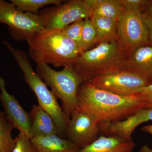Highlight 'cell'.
I'll return each mask as SVG.
<instances>
[{
  "instance_id": "6da1fadb",
  "label": "cell",
  "mask_w": 152,
  "mask_h": 152,
  "mask_svg": "<svg viewBox=\"0 0 152 152\" xmlns=\"http://www.w3.org/2000/svg\"><path fill=\"white\" fill-rule=\"evenodd\" d=\"M76 111L89 114L99 123L122 121L141 109L149 108L139 94L124 96L82 83L78 92Z\"/></svg>"
},
{
  "instance_id": "7a4b0ae2",
  "label": "cell",
  "mask_w": 152,
  "mask_h": 152,
  "mask_svg": "<svg viewBox=\"0 0 152 152\" xmlns=\"http://www.w3.org/2000/svg\"><path fill=\"white\" fill-rule=\"evenodd\" d=\"M28 55L37 64L53 65L55 67H72L82 52L61 30L44 29L26 40Z\"/></svg>"
},
{
  "instance_id": "3957f363",
  "label": "cell",
  "mask_w": 152,
  "mask_h": 152,
  "mask_svg": "<svg viewBox=\"0 0 152 152\" xmlns=\"http://www.w3.org/2000/svg\"><path fill=\"white\" fill-rule=\"evenodd\" d=\"M129 56L118 40L103 42L82 53L72 68L84 83L124 70Z\"/></svg>"
},
{
  "instance_id": "277c9868",
  "label": "cell",
  "mask_w": 152,
  "mask_h": 152,
  "mask_svg": "<svg viewBox=\"0 0 152 152\" xmlns=\"http://www.w3.org/2000/svg\"><path fill=\"white\" fill-rule=\"evenodd\" d=\"M2 43L12 55L23 75L26 83L36 96L39 105L53 118L56 126L58 136L65 137L67 126L70 118L59 104L57 99L43 81L34 72L26 53L20 49L15 48L6 41Z\"/></svg>"
},
{
  "instance_id": "5b68a950",
  "label": "cell",
  "mask_w": 152,
  "mask_h": 152,
  "mask_svg": "<svg viewBox=\"0 0 152 152\" xmlns=\"http://www.w3.org/2000/svg\"><path fill=\"white\" fill-rule=\"evenodd\" d=\"M36 71L47 86L50 87L56 97L62 101V108L70 118L77 109L78 92L83 83L81 79L71 67L56 71L48 65L38 64Z\"/></svg>"
},
{
  "instance_id": "8992f818",
  "label": "cell",
  "mask_w": 152,
  "mask_h": 152,
  "mask_svg": "<svg viewBox=\"0 0 152 152\" xmlns=\"http://www.w3.org/2000/svg\"><path fill=\"white\" fill-rule=\"evenodd\" d=\"M0 23L8 26L11 37L17 41L26 40L34 33L45 29L39 15L19 10L12 3L0 0Z\"/></svg>"
},
{
  "instance_id": "52a82bcc",
  "label": "cell",
  "mask_w": 152,
  "mask_h": 152,
  "mask_svg": "<svg viewBox=\"0 0 152 152\" xmlns=\"http://www.w3.org/2000/svg\"><path fill=\"white\" fill-rule=\"evenodd\" d=\"M45 29L62 30L75 22L91 18V9L87 0H71L39 13Z\"/></svg>"
},
{
  "instance_id": "ba28073f",
  "label": "cell",
  "mask_w": 152,
  "mask_h": 152,
  "mask_svg": "<svg viewBox=\"0 0 152 152\" xmlns=\"http://www.w3.org/2000/svg\"><path fill=\"white\" fill-rule=\"evenodd\" d=\"M141 12L124 9L117 20L118 42L129 55L139 47L150 45Z\"/></svg>"
},
{
  "instance_id": "9c48e42d",
  "label": "cell",
  "mask_w": 152,
  "mask_h": 152,
  "mask_svg": "<svg viewBox=\"0 0 152 152\" xmlns=\"http://www.w3.org/2000/svg\"><path fill=\"white\" fill-rule=\"evenodd\" d=\"M88 82L98 88L124 96L137 94L150 84L141 76L126 70L99 76Z\"/></svg>"
},
{
  "instance_id": "30bf717a",
  "label": "cell",
  "mask_w": 152,
  "mask_h": 152,
  "mask_svg": "<svg viewBox=\"0 0 152 152\" xmlns=\"http://www.w3.org/2000/svg\"><path fill=\"white\" fill-rule=\"evenodd\" d=\"M99 122L92 116L76 111L70 117L65 132L66 139L82 149L100 137Z\"/></svg>"
},
{
  "instance_id": "8fae6325",
  "label": "cell",
  "mask_w": 152,
  "mask_h": 152,
  "mask_svg": "<svg viewBox=\"0 0 152 152\" xmlns=\"http://www.w3.org/2000/svg\"><path fill=\"white\" fill-rule=\"evenodd\" d=\"M4 80L0 76V101L8 121L13 129L24 133L31 138V120L30 114L23 109L13 95L10 94L5 88Z\"/></svg>"
},
{
  "instance_id": "7c38bea8",
  "label": "cell",
  "mask_w": 152,
  "mask_h": 152,
  "mask_svg": "<svg viewBox=\"0 0 152 152\" xmlns=\"http://www.w3.org/2000/svg\"><path fill=\"white\" fill-rule=\"evenodd\" d=\"M149 121H152V107L140 109L122 121L99 123V127L103 135L118 136L132 140V135L136 128Z\"/></svg>"
},
{
  "instance_id": "4fadbf2b",
  "label": "cell",
  "mask_w": 152,
  "mask_h": 152,
  "mask_svg": "<svg viewBox=\"0 0 152 152\" xmlns=\"http://www.w3.org/2000/svg\"><path fill=\"white\" fill-rule=\"evenodd\" d=\"M124 70L141 76L150 83L152 82V46L139 47L129 55Z\"/></svg>"
},
{
  "instance_id": "5bb4252c",
  "label": "cell",
  "mask_w": 152,
  "mask_h": 152,
  "mask_svg": "<svg viewBox=\"0 0 152 152\" xmlns=\"http://www.w3.org/2000/svg\"><path fill=\"white\" fill-rule=\"evenodd\" d=\"M135 146L132 139L101 135L92 143L77 152H132Z\"/></svg>"
},
{
  "instance_id": "9a60e30c",
  "label": "cell",
  "mask_w": 152,
  "mask_h": 152,
  "mask_svg": "<svg viewBox=\"0 0 152 152\" xmlns=\"http://www.w3.org/2000/svg\"><path fill=\"white\" fill-rule=\"evenodd\" d=\"M31 124V138L58 135V129L53 118L38 105H34L30 113Z\"/></svg>"
},
{
  "instance_id": "2e32d148",
  "label": "cell",
  "mask_w": 152,
  "mask_h": 152,
  "mask_svg": "<svg viewBox=\"0 0 152 152\" xmlns=\"http://www.w3.org/2000/svg\"><path fill=\"white\" fill-rule=\"evenodd\" d=\"M31 141L35 152H77L75 144L58 135L33 137Z\"/></svg>"
},
{
  "instance_id": "e0dca14e",
  "label": "cell",
  "mask_w": 152,
  "mask_h": 152,
  "mask_svg": "<svg viewBox=\"0 0 152 152\" xmlns=\"http://www.w3.org/2000/svg\"><path fill=\"white\" fill-rule=\"evenodd\" d=\"M91 9L92 16L117 20L123 10L121 0H87Z\"/></svg>"
},
{
  "instance_id": "ac0fdd59",
  "label": "cell",
  "mask_w": 152,
  "mask_h": 152,
  "mask_svg": "<svg viewBox=\"0 0 152 152\" xmlns=\"http://www.w3.org/2000/svg\"><path fill=\"white\" fill-rule=\"evenodd\" d=\"M96 31V44L118 40L117 20L92 16L90 18Z\"/></svg>"
},
{
  "instance_id": "d6986e66",
  "label": "cell",
  "mask_w": 152,
  "mask_h": 152,
  "mask_svg": "<svg viewBox=\"0 0 152 152\" xmlns=\"http://www.w3.org/2000/svg\"><path fill=\"white\" fill-rule=\"evenodd\" d=\"M13 128L4 112H0V152H12L15 143L13 138Z\"/></svg>"
},
{
  "instance_id": "ffe728a7",
  "label": "cell",
  "mask_w": 152,
  "mask_h": 152,
  "mask_svg": "<svg viewBox=\"0 0 152 152\" xmlns=\"http://www.w3.org/2000/svg\"><path fill=\"white\" fill-rule=\"evenodd\" d=\"M11 2L23 12L39 15V9L47 5L53 4L56 6L61 4V0H11Z\"/></svg>"
},
{
  "instance_id": "44dd1931",
  "label": "cell",
  "mask_w": 152,
  "mask_h": 152,
  "mask_svg": "<svg viewBox=\"0 0 152 152\" xmlns=\"http://www.w3.org/2000/svg\"><path fill=\"white\" fill-rule=\"evenodd\" d=\"M96 31L90 18L85 19L82 30L81 50L82 53L91 49L96 44Z\"/></svg>"
},
{
  "instance_id": "7402d4cb",
  "label": "cell",
  "mask_w": 152,
  "mask_h": 152,
  "mask_svg": "<svg viewBox=\"0 0 152 152\" xmlns=\"http://www.w3.org/2000/svg\"><path fill=\"white\" fill-rule=\"evenodd\" d=\"M84 21V20H80L61 30L66 37L75 42L80 50L82 30Z\"/></svg>"
},
{
  "instance_id": "603a6c76",
  "label": "cell",
  "mask_w": 152,
  "mask_h": 152,
  "mask_svg": "<svg viewBox=\"0 0 152 152\" xmlns=\"http://www.w3.org/2000/svg\"><path fill=\"white\" fill-rule=\"evenodd\" d=\"M15 140V143L12 152H35L31 138L24 133L20 132Z\"/></svg>"
},
{
  "instance_id": "cb8c5ba5",
  "label": "cell",
  "mask_w": 152,
  "mask_h": 152,
  "mask_svg": "<svg viewBox=\"0 0 152 152\" xmlns=\"http://www.w3.org/2000/svg\"><path fill=\"white\" fill-rule=\"evenodd\" d=\"M125 10L140 11L143 7L147 5L149 1L145 0H121Z\"/></svg>"
},
{
  "instance_id": "d4e9b609",
  "label": "cell",
  "mask_w": 152,
  "mask_h": 152,
  "mask_svg": "<svg viewBox=\"0 0 152 152\" xmlns=\"http://www.w3.org/2000/svg\"><path fill=\"white\" fill-rule=\"evenodd\" d=\"M138 94L146 102L149 108L152 107V82L143 88Z\"/></svg>"
},
{
  "instance_id": "484cf974",
  "label": "cell",
  "mask_w": 152,
  "mask_h": 152,
  "mask_svg": "<svg viewBox=\"0 0 152 152\" xmlns=\"http://www.w3.org/2000/svg\"><path fill=\"white\" fill-rule=\"evenodd\" d=\"M142 18L148 32L149 42L152 46V15L141 12Z\"/></svg>"
},
{
  "instance_id": "4316f807",
  "label": "cell",
  "mask_w": 152,
  "mask_h": 152,
  "mask_svg": "<svg viewBox=\"0 0 152 152\" xmlns=\"http://www.w3.org/2000/svg\"><path fill=\"white\" fill-rule=\"evenodd\" d=\"M140 152H152V145L151 147L144 145L141 148Z\"/></svg>"
},
{
  "instance_id": "83f0119b",
  "label": "cell",
  "mask_w": 152,
  "mask_h": 152,
  "mask_svg": "<svg viewBox=\"0 0 152 152\" xmlns=\"http://www.w3.org/2000/svg\"><path fill=\"white\" fill-rule=\"evenodd\" d=\"M142 130L145 132L149 133L152 135V125L145 126L142 128Z\"/></svg>"
},
{
  "instance_id": "f1b7e54d",
  "label": "cell",
  "mask_w": 152,
  "mask_h": 152,
  "mask_svg": "<svg viewBox=\"0 0 152 152\" xmlns=\"http://www.w3.org/2000/svg\"><path fill=\"white\" fill-rule=\"evenodd\" d=\"M145 13H147L148 14H151V15H152V4L151 5H150L149 7L148 12Z\"/></svg>"
}]
</instances>
